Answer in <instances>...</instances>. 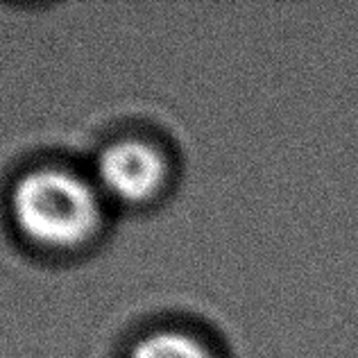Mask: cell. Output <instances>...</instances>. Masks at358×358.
<instances>
[{
	"instance_id": "1",
	"label": "cell",
	"mask_w": 358,
	"mask_h": 358,
	"mask_svg": "<svg viewBox=\"0 0 358 358\" xmlns=\"http://www.w3.org/2000/svg\"><path fill=\"white\" fill-rule=\"evenodd\" d=\"M12 211L27 238L55 250L78 248L91 238L100 222L96 191L59 168H39L18 179Z\"/></svg>"
},
{
	"instance_id": "2",
	"label": "cell",
	"mask_w": 358,
	"mask_h": 358,
	"mask_svg": "<svg viewBox=\"0 0 358 358\" xmlns=\"http://www.w3.org/2000/svg\"><path fill=\"white\" fill-rule=\"evenodd\" d=\"M166 177V162L152 145L122 141L109 145L98 159V182L120 202L150 200Z\"/></svg>"
},
{
	"instance_id": "3",
	"label": "cell",
	"mask_w": 358,
	"mask_h": 358,
	"mask_svg": "<svg viewBox=\"0 0 358 358\" xmlns=\"http://www.w3.org/2000/svg\"><path fill=\"white\" fill-rule=\"evenodd\" d=\"M129 358H213L209 350L182 331H157L136 343Z\"/></svg>"
}]
</instances>
